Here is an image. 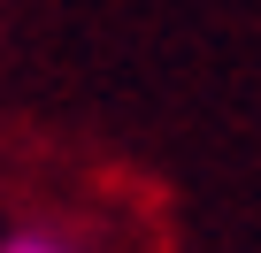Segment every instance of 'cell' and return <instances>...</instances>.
<instances>
[{"label":"cell","mask_w":261,"mask_h":253,"mask_svg":"<svg viewBox=\"0 0 261 253\" xmlns=\"http://www.w3.org/2000/svg\"><path fill=\"white\" fill-rule=\"evenodd\" d=\"M0 253H85L62 222H16V230H0Z\"/></svg>","instance_id":"6da1fadb"}]
</instances>
